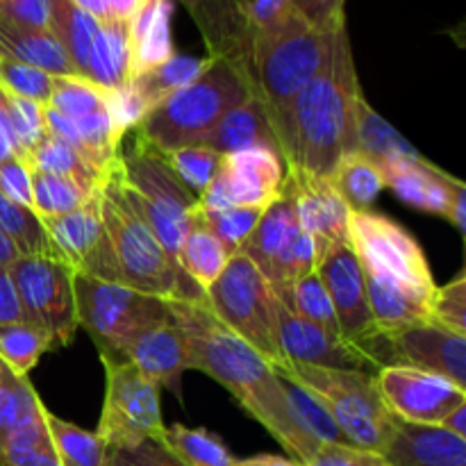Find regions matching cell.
Here are the masks:
<instances>
[{
	"label": "cell",
	"instance_id": "54",
	"mask_svg": "<svg viewBox=\"0 0 466 466\" xmlns=\"http://www.w3.org/2000/svg\"><path fill=\"white\" fill-rule=\"evenodd\" d=\"M230 466H300L291 458H282V455H255L248 460H235Z\"/></svg>",
	"mask_w": 466,
	"mask_h": 466
},
{
	"label": "cell",
	"instance_id": "40",
	"mask_svg": "<svg viewBox=\"0 0 466 466\" xmlns=\"http://www.w3.org/2000/svg\"><path fill=\"white\" fill-rule=\"evenodd\" d=\"M264 209L258 208H226V209H200L196 203L194 223L203 226L205 230L212 232L230 255L241 248L250 232L258 226Z\"/></svg>",
	"mask_w": 466,
	"mask_h": 466
},
{
	"label": "cell",
	"instance_id": "15",
	"mask_svg": "<svg viewBox=\"0 0 466 466\" xmlns=\"http://www.w3.org/2000/svg\"><path fill=\"white\" fill-rule=\"evenodd\" d=\"M287 168L280 155L268 148H248L221 155L217 176L198 196L200 209L258 208L267 209L285 191Z\"/></svg>",
	"mask_w": 466,
	"mask_h": 466
},
{
	"label": "cell",
	"instance_id": "4",
	"mask_svg": "<svg viewBox=\"0 0 466 466\" xmlns=\"http://www.w3.org/2000/svg\"><path fill=\"white\" fill-rule=\"evenodd\" d=\"M100 218L123 285L164 300L203 296L137 209L123 182L118 159L109 167L100 185Z\"/></svg>",
	"mask_w": 466,
	"mask_h": 466
},
{
	"label": "cell",
	"instance_id": "30",
	"mask_svg": "<svg viewBox=\"0 0 466 466\" xmlns=\"http://www.w3.org/2000/svg\"><path fill=\"white\" fill-rule=\"evenodd\" d=\"M230 258L232 255L228 253L226 246L212 232L191 221L189 230L185 232L180 241L176 262L182 268V273L205 294L214 285V280L221 276Z\"/></svg>",
	"mask_w": 466,
	"mask_h": 466
},
{
	"label": "cell",
	"instance_id": "5",
	"mask_svg": "<svg viewBox=\"0 0 466 466\" xmlns=\"http://www.w3.org/2000/svg\"><path fill=\"white\" fill-rule=\"evenodd\" d=\"M332 39L335 32L314 30L296 12L255 32L246 85L267 107L278 144L296 96L330 59Z\"/></svg>",
	"mask_w": 466,
	"mask_h": 466
},
{
	"label": "cell",
	"instance_id": "27",
	"mask_svg": "<svg viewBox=\"0 0 466 466\" xmlns=\"http://www.w3.org/2000/svg\"><path fill=\"white\" fill-rule=\"evenodd\" d=\"M44 410L27 376H18L0 360V453L18 435L44 426Z\"/></svg>",
	"mask_w": 466,
	"mask_h": 466
},
{
	"label": "cell",
	"instance_id": "37",
	"mask_svg": "<svg viewBox=\"0 0 466 466\" xmlns=\"http://www.w3.org/2000/svg\"><path fill=\"white\" fill-rule=\"evenodd\" d=\"M55 349L48 332L32 323H0V360L18 376H27L46 350Z\"/></svg>",
	"mask_w": 466,
	"mask_h": 466
},
{
	"label": "cell",
	"instance_id": "45",
	"mask_svg": "<svg viewBox=\"0 0 466 466\" xmlns=\"http://www.w3.org/2000/svg\"><path fill=\"white\" fill-rule=\"evenodd\" d=\"M431 321L466 337V271H460L449 285L437 287L431 303Z\"/></svg>",
	"mask_w": 466,
	"mask_h": 466
},
{
	"label": "cell",
	"instance_id": "51",
	"mask_svg": "<svg viewBox=\"0 0 466 466\" xmlns=\"http://www.w3.org/2000/svg\"><path fill=\"white\" fill-rule=\"evenodd\" d=\"M235 3L239 7L241 16L246 18V23L255 32L282 21V18L294 12L291 0H235Z\"/></svg>",
	"mask_w": 466,
	"mask_h": 466
},
{
	"label": "cell",
	"instance_id": "29",
	"mask_svg": "<svg viewBox=\"0 0 466 466\" xmlns=\"http://www.w3.org/2000/svg\"><path fill=\"white\" fill-rule=\"evenodd\" d=\"M98 27V18L82 12L71 0H53V5H50L48 30L53 32L57 44L66 53L76 76H86V64H89L91 46H94Z\"/></svg>",
	"mask_w": 466,
	"mask_h": 466
},
{
	"label": "cell",
	"instance_id": "3",
	"mask_svg": "<svg viewBox=\"0 0 466 466\" xmlns=\"http://www.w3.org/2000/svg\"><path fill=\"white\" fill-rule=\"evenodd\" d=\"M349 241L367 282L369 308L378 330H399L431 321L437 282L419 241L385 214L353 212Z\"/></svg>",
	"mask_w": 466,
	"mask_h": 466
},
{
	"label": "cell",
	"instance_id": "24",
	"mask_svg": "<svg viewBox=\"0 0 466 466\" xmlns=\"http://www.w3.org/2000/svg\"><path fill=\"white\" fill-rule=\"evenodd\" d=\"M171 0H141L127 21L130 77L167 62L176 50L171 41Z\"/></svg>",
	"mask_w": 466,
	"mask_h": 466
},
{
	"label": "cell",
	"instance_id": "14",
	"mask_svg": "<svg viewBox=\"0 0 466 466\" xmlns=\"http://www.w3.org/2000/svg\"><path fill=\"white\" fill-rule=\"evenodd\" d=\"M103 364L107 387L96 435L107 449L157 440L164 431L159 385L130 362L103 360Z\"/></svg>",
	"mask_w": 466,
	"mask_h": 466
},
{
	"label": "cell",
	"instance_id": "8",
	"mask_svg": "<svg viewBox=\"0 0 466 466\" xmlns=\"http://www.w3.org/2000/svg\"><path fill=\"white\" fill-rule=\"evenodd\" d=\"M118 167L137 209L168 255L176 259L182 237L194 221L198 198L182 185L167 162V155L146 141L139 132L132 148L126 153L121 150Z\"/></svg>",
	"mask_w": 466,
	"mask_h": 466
},
{
	"label": "cell",
	"instance_id": "56",
	"mask_svg": "<svg viewBox=\"0 0 466 466\" xmlns=\"http://www.w3.org/2000/svg\"><path fill=\"white\" fill-rule=\"evenodd\" d=\"M71 3H76L77 7L82 9V12L91 14V16H94V18H98L100 23L109 21V18H107V9H105L103 0H71Z\"/></svg>",
	"mask_w": 466,
	"mask_h": 466
},
{
	"label": "cell",
	"instance_id": "33",
	"mask_svg": "<svg viewBox=\"0 0 466 466\" xmlns=\"http://www.w3.org/2000/svg\"><path fill=\"white\" fill-rule=\"evenodd\" d=\"M44 423L59 466H107V446L96 432L44 410Z\"/></svg>",
	"mask_w": 466,
	"mask_h": 466
},
{
	"label": "cell",
	"instance_id": "13",
	"mask_svg": "<svg viewBox=\"0 0 466 466\" xmlns=\"http://www.w3.org/2000/svg\"><path fill=\"white\" fill-rule=\"evenodd\" d=\"M355 349L376 373L387 367H408L444 376L458 387L466 382V337L432 321L399 330H376L355 344Z\"/></svg>",
	"mask_w": 466,
	"mask_h": 466
},
{
	"label": "cell",
	"instance_id": "50",
	"mask_svg": "<svg viewBox=\"0 0 466 466\" xmlns=\"http://www.w3.org/2000/svg\"><path fill=\"white\" fill-rule=\"evenodd\" d=\"M53 0H0V18L16 25L48 30Z\"/></svg>",
	"mask_w": 466,
	"mask_h": 466
},
{
	"label": "cell",
	"instance_id": "23",
	"mask_svg": "<svg viewBox=\"0 0 466 466\" xmlns=\"http://www.w3.org/2000/svg\"><path fill=\"white\" fill-rule=\"evenodd\" d=\"M200 146H208L218 155H232L248 148H268L280 155V144H278L271 116L255 96H248L244 103L230 109L200 141Z\"/></svg>",
	"mask_w": 466,
	"mask_h": 466
},
{
	"label": "cell",
	"instance_id": "19",
	"mask_svg": "<svg viewBox=\"0 0 466 466\" xmlns=\"http://www.w3.org/2000/svg\"><path fill=\"white\" fill-rule=\"evenodd\" d=\"M317 273L321 276L328 296H330L341 337L355 346L373 335L378 328L373 321L371 308H369L367 282H364L362 264H360L350 241L332 248L317 264Z\"/></svg>",
	"mask_w": 466,
	"mask_h": 466
},
{
	"label": "cell",
	"instance_id": "32",
	"mask_svg": "<svg viewBox=\"0 0 466 466\" xmlns=\"http://www.w3.org/2000/svg\"><path fill=\"white\" fill-rule=\"evenodd\" d=\"M157 441L182 466H230L237 460L221 437L205 428L173 423L164 426Z\"/></svg>",
	"mask_w": 466,
	"mask_h": 466
},
{
	"label": "cell",
	"instance_id": "49",
	"mask_svg": "<svg viewBox=\"0 0 466 466\" xmlns=\"http://www.w3.org/2000/svg\"><path fill=\"white\" fill-rule=\"evenodd\" d=\"M303 466H391L376 451L355 449L349 444H323Z\"/></svg>",
	"mask_w": 466,
	"mask_h": 466
},
{
	"label": "cell",
	"instance_id": "25",
	"mask_svg": "<svg viewBox=\"0 0 466 466\" xmlns=\"http://www.w3.org/2000/svg\"><path fill=\"white\" fill-rule=\"evenodd\" d=\"M0 59L30 64V66L50 73L53 77L76 76L66 53L57 44L53 32L16 25L5 18H0Z\"/></svg>",
	"mask_w": 466,
	"mask_h": 466
},
{
	"label": "cell",
	"instance_id": "7",
	"mask_svg": "<svg viewBox=\"0 0 466 466\" xmlns=\"http://www.w3.org/2000/svg\"><path fill=\"white\" fill-rule=\"evenodd\" d=\"M276 371L317 396L337 423L346 444L382 453L394 431L396 417L382 403L373 373L289 362H282Z\"/></svg>",
	"mask_w": 466,
	"mask_h": 466
},
{
	"label": "cell",
	"instance_id": "46",
	"mask_svg": "<svg viewBox=\"0 0 466 466\" xmlns=\"http://www.w3.org/2000/svg\"><path fill=\"white\" fill-rule=\"evenodd\" d=\"M107 466H182L159 444L157 440H144L132 446L107 449Z\"/></svg>",
	"mask_w": 466,
	"mask_h": 466
},
{
	"label": "cell",
	"instance_id": "11",
	"mask_svg": "<svg viewBox=\"0 0 466 466\" xmlns=\"http://www.w3.org/2000/svg\"><path fill=\"white\" fill-rule=\"evenodd\" d=\"M237 253L258 267L273 294L285 305L289 303L291 285L305 273L317 271L314 244L300 228L294 194L287 182L280 198L264 209L255 230Z\"/></svg>",
	"mask_w": 466,
	"mask_h": 466
},
{
	"label": "cell",
	"instance_id": "42",
	"mask_svg": "<svg viewBox=\"0 0 466 466\" xmlns=\"http://www.w3.org/2000/svg\"><path fill=\"white\" fill-rule=\"evenodd\" d=\"M287 308L294 309L296 314H300L308 321L317 323L321 326L323 330L332 332V335H339V323H337L335 309H332L330 296H328L326 285H323L321 276L317 271L305 273L303 278L291 285V294H289V303ZM344 339V337H341Z\"/></svg>",
	"mask_w": 466,
	"mask_h": 466
},
{
	"label": "cell",
	"instance_id": "58",
	"mask_svg": "<svg viewBox=\"0 0 466 466\" xmlns=\"http://www.w3.org/2000/svg\"><path fill=\"white\" fill-rule=\"evenodd\" d=\"M182 5H187V7H194V5H200V3H205V0H180Z\"/></svg>",
	"mask_w": 466,
	"mask_h": 466
},
{
	"label": "cell",
	"instance_id": "16",
	"mask_svg": "<svg viewBox=\"0 0 466 466\" xmlns=\"http://www.w3.org/2000/svg\"><path fill=\"white\" fill-rule=\"evenodd\" d=\"M382 403L400 421L441 426L455 408L466 403V390L437 373L387 367L376 373Z\"/></svg>",
	"mask_w": 466,
	"mask_h": 466
},
{
	"label": "cell",
	"instance_id": "59",
	"mask_svg": "<svg viewBox=\"0 0 466 466\" xmlns=\"http://www.w3.org/2000/svg\"><path fill=\"white\" fill-rule=\"evenodd\" d=\"M139 3H141V0H139Z\"/></svg>",
	"mask_w": 466,
	"mask_h": 466
},
{
	"label": "cell",
	"instance_id": "28",
	"mask_svg": "<svg viewBox=\"0 0 466 466\" xmlns=\"http://www.w3.org/2000/svg\"><path fill=\"white\" fill-rule=\"evenodd\" d=\"M85 80L105 91H114L130 80V32L127 21L100 23L91 46Z\"/></svg>",
	"mask_w": 466,
	"mask_h": 466
},
{
	"label": "cell",
	"instance_id": "2",
	"mask_svg": "<svg viewBox=\"0 0 466 466\" xmlns=\"http://www.w3.org/2000/svg\"><path fill=\"white\" fill-rule=\"evenodd\" d=\"M362 96L346 27L335 32L323 71L296 96L280 132L287 171L328 177L355 150V105Z\"/></svg>",
	"mask_w": 466,
	"mask_h": 466
},
{
	"label": "cell",
	"instance_id": "9",
	"mask_svg": "<svg viewBox=\"0 0 466 466\" xmlns=\"http://www.w3.org/2000/svg\"><path fill=\"white\" fill-rule=\"evenodd\" d=\"M276 300L278 296L258 267L239 253L228 259L221 276L205 291L209 312L262 353L273 369L285 362L278 349Z\"/></svg>",
	"mask_w": 466,
	"mask_h": 466
},
{
	"label": "cell",
	"instance_id": "36",
	"mask_svg": "<svg viewBox=\"0 0 466 466\" xmlns=\"http://www.w3.org/2000/svg\"><path fill=\"white\" fill-rule=\"evenodd\" d=\"M0 232L16 246L18 255L59 258L41 218L30 208H23L14 200L5 198L3 194H0Z\"/></svg>",
	"mask_w": 466,
	"mask_h": 466
},
{
	"label": "cell",
	"instance_id": "52",
	"mask_svg": "<svg viewBox=\"0 0 466 466\" xmlns=\"http://www.w3.org/2000/svg\"><path fill=\"white\" fill-rule=\"evenodd\" d=\"M25 321L7 267H0V323Z\"/></svg>",
	"mask_w": 466,
	"mask_h": 466
},
{
	"label": "cell",
	"instance_id": "21",
	"mask_svg": "<svg viewBox=\"0 0 466 466\" xmlns=\"http://www.w3.org/2000/svg\"><path fill=\"white\" fill-rule=\"evenodd\" d=\"M121 360L135 364L155 385L171 390L180 385V378L191 369L189 344L171 314L132 335L123 346Z\"/></svg>",
	"mask_w": 466,
	"mask_h": 466
},
{
	"label": "cell",
	"instance_id": "57",
	"mask_svg": "<svg viewBox=\"0 0 466 466\" xmlns=\"http://www.w3.org/2000/svg\"><path fill=\"white\" fill-rule=\"evenodd\" d=\"M16 258H21L16 250V246L7 239V237L0 232V267H9Z\"/></svg>",
	"mask_w": 466,
	"mask_h": 466
},
{
	"label": "cell",
	"instance_id": "31",
	"mask_svg": "<svg viewBox=\"0 0 466 466\" xmlns=\"http://www.w3.org/2000/svg\"><path fill=\"white\" fill-rule=\"evenodd\" d=\"M328 182L335 187L339 198L349 205L350 212H367L385 189V177L380 168L364 157L362 153H349L337 162Z\"/></svg>",
	"mask_w": 466,
	"mask_h": 466
},
{
	"label": "cell",
	"instance_id": "6",
	"mask_svg": "<svg viewBox=\"0 0 466 466\" xmlns=\"http://www.w3.org/2000/svg\"><path fill=\"white\" fill-rule=\"evenodd\" d=\"M250 96L244 77L226 59L208 57L189 85L173 91L141 121L139 135L162 153L200 144L230 109Z\"/></svg>",
	"mask_w": 466,
	"mask_h": 466
},
{
	"label": "cell",
	"instance_id": "41",
	"mask_svg": "<svg viewBox=\"0 0 466 466\" xmlns=\"http://www.w3.org/2000/svg\"><path fill=\"white\" fill-rule=\"evenodd\" d=\"M44 107L55 109L66 118H82L107 107V91L80 76L55 77L53 94Z\"/></svg>",
	"mask_w": 466,
	"mask_h": 466
},
{
	"label": "cell",
	"instance_id": "47",
	"mask_svg": "<svg viewBox=\"0 0 466 466\" xmlns=\"http://www.w3.org/2000/svg\"><path fill=\"white\" fill-rule=\"evenodd\" d=\"M291 9L321 32L346 27V0H291Z\"/></svg>",
	"mask_w": 466,
	"mask_h": 466
},
{
	"label": "cell",
	"instance_id": "38",
	"mask_svg": "<svg viewBox=\"0 0 466 466\" xmlns=\"http://www.w3.org/2000/svg\"><path fill=\"white\" fill-rule=\"evenodd\" d=\"M30 167V164H27ZM32 177V212L44 221V218L62 217V214L71 212L77 205L85 203L94 191L82 189L73 180L55 173L39 171V168L30 167Z\"/></svg>",
	"mask_w": 466,
	"mask_h": 466
},
{
	"label": "cell",
	"instance_id": "12",
	"mask_svg": "<svg viewBox=\"0 0 466 466\" xmlns=\"http://www.w3.org/2000/svg\"><path fill=\"white\" fill-rule=\"evenodd\" d=\"M25 323L48 332L53 346H68L76 337V268L50 255H21L7 267Z\"/></svg>",
	"mask_w": 466,
	"mask_h": 466
},
{
	"label": "cell",
	"instance_id": "17",
	"mask_svg": "<svg viewBox=\"0 0 466 466\" xmlns=\"http://www.w3.org/2000/svg\"><path fill=\"white\" fill-rule=\"evenodd\" d=\"M380 173L385 177V187H390L405 205L449 218L458 228V232L464 235L466 187L462 180L449 176L426 157H419L414 162L387 164V167H380Z\"/></svg>",
	"mask_w": 466,
	"mask_h": 466
},
{
	"label": "cell",
	"instance_id": "55",
	"mask_svg": "<svg viewBox=\"0 0 466 466\" xmlns=\"http://www.w3.org/2000/svg\"><path fill=\"white\" fill-rule=\"evenodd\" d=\"M441 426H444L446 431L453 432V435L464 437L466 440V403L460 405V408H455L453 412L444 419V423H441Z\"/></svg>",
	"mask_w": 466,
	"mask_h": 466
},
{
	"label": "cell",
	"instance_id": "34",
	"mask_svg": "<svg viewBox=\"0 0 466 466\" xmlns=\"http://www.w3.org/2000/svg\"><path fill=\"white\" fill-rule=\"evenodd\" d=\"M208 59V57H205ZM205 59L191 57V55H180L173 53L167 62H162L159 66L150 68V71L139 73V76H132L130 85L135 86L137 94L146 100L150 109L157 107L164 98L173 94V91L182 89L185 85H189L205 66Z\"/></svg>",
	"mask_w": 466,
	"mask_h": 466
},
{
	"label": "cell",
	"instance_id": "18",
	"mask_svg": "<svg viewBox=\"0 0 466 466\" xmlns=\"http://www.w3.org/2000/svg\"><path fill=\"white\" fill-rule=\"evenodd\" d=\"M276 332L278 349L285 362L371 373V364L353 344L303 319L282 300H276Z\"/></svg>",
	"mask_w": 466,
	"mask_h": 466
},
{
	"label": "cell",
	"instance_id": "43",
	"mask_svg": "<svg viewBox=\"0 0 466 466\" xmlns=\"http://www.w3.org/2000/svg\"><path fill=\"white\" fill-rule=\"evenodd\" d=\"M164 155H167V162L171 164V168L176 171V176L180 177L182 185H185L196 198L208 189L212 177L217 176L218 164H221V155L200 144L182 146V148H176L171 150V153Z\"/></svg>",
	"mask_w": 466,
	"mask_h": 466
},
{
	"label": "cell",
	"instance_id": "48",
	"mask_svg": "<svg viewBox=\"0 0 466 466\" xmlns=\"http://www.w3.org/2000/svg\"><path fill=\"white\" fill-rule=\"evenodd\" d=\"M0 194L32 209V177L25 159L16 155L0 159Z\"/></svg>",
	"mask_w": 466,
	"mask_h": 466
},
{
	"label": "cell",
	"instance_id": "22",
	"mask_svg": "<svg viewBox=\"0 0 466 466\" xmlns=\"http://www.w3.org/2000/svg\"><path fill=\"white\" fill-rule=\"evenodd\" d=\"M380 455L391 466H466V440L444 426L396 419Z\"/></svg>",
	"mask_w": 466,
	"mask_h": 466
},
{
	"label": "cell",
	"instance_id": "1",
	"mask_svg": "<svg viewBox=\"0 0 466 466\" xmlns=\"http://www.w3.org/2000/svg\"><path fill=\"white\" fill-rule=\"evenodd\" d=\"M168 309L187 337L191 369L221 382L237 403L271 432L294 462L308 464L319 444L296 421L271 362L209 312L205 294L200 299L168 300Z\"/></svg>",
	"mask_w": 466,
	"mask_h": 466
},
{
	"label": "cell",
	"instance_id": "26",
	"mask_svg": "<svg viewBox=\"0 0 466 466\" xmlns=\"http://www.w3.org/2000/svg\"><path fill=\"white\" fill-rule=\"evenodd\" d=\"M355 150L371 159L378 168L421 157V153L367 103L364 94L355 105Z\"/></svg>",
	"mask_w": 466,
	"mask_h": 466
},
{
	"label": "cell",
	"instance_id": "35",
	"mask_svg": "<svg viewBox=\"0 0 466 466\" xmlns=\"http://www.w3.org/2000/svg\"><path fill=\"white\" fill-rule=\"evenodd\" d=\"M27 164L32 168H39V171L68 177V180H73L86 191H96L103 185V173L96 171L76 148L50 135H46L39 141V146L32 150Z\"/></svg>",
	"mask_w": 466,
	"mask_h": 466
},
{
	"label": "cell",
	"instance_id": "10",
	"mask_svg": "<svg viewBox=\"0 0 466 466\" xmlns=\"http://www.w3.org/2000/svg\"><path fill=\"white\" fill-rule=\"evenodd\" d=\"M77 321L89 332L100 360L123 362V346L141 328L168 319V300L141 294L121 282L100 280L76 271L73 278Z\"/></svg>",
	"mask_w": 466,
	"mask_h": 466
},
{
	"label": "cell",
	"instance_id": "20",
	"mask_svg": "<svg viewBox=\"0 0 466 466\" xmlns=\"http://www.w3.org/2000/svg\"><path fill=\"white\" fill-rule=\"evenodd\" d=\"M287 185L294 194L300 228L312 239L319 264L332 248L349 241V221L353 212L339 198L328 177L287 171Z\"/></svg>",
	"mask_w": 466,
	"mask_h": 466
},
{
	"label": "cell",
	"instance_id": "53",
	"mask_svg": "<svg viewBox=\"0 0 466 466\" xmlns=\"http://www.w3.org/2000/svg\"><path fill=\"white\" fill-rule=\"evenodd\" d=\"M103 3L105 9H107V18H114V21H130L139 0H103Z\"/></svg>",
	"mask_w": 466,
	"mask_h": 466
},
{
	"label": "cell",
	"instance_id": "44",
	"mask_svg": "<svg viewBox=\"0 0 466 466\" xmlns=\"http://www.w3.org/2000/svg\"><path fill=\"white\" fill-rule=\"evenodd\" d=\"M53 82L55 77L41 68L12 62V59H0V86L7 94L32 100L36 105H48L50 94H53Z\"/></svg>",
	"mask_w": 466,
	"mask_h": 466
},
{
	"label": "cell",
	"instance_id": "39",
	"mask_svg": "<svg viewBox=\"0 0 466 466\" xmlns=\"http://www.w3.org/2000/svg\"><path fill=\"white\" fill-rule=\"evenodd\" d=\"M278 376H280V373H278ZM280 380H282V387H285L287 400H289V408L291 412H294L296 421L300 423V428H303V431L308 432L319 446L346 444V440L341 437L337 423L332 421L328 410L319 403L317 396H314L312 391H308L305 387H300L299 382H294L287 376H280Z\"/></svg>",
	"mask_w": 466,
	"mask_h": 466
}]
</instances>
